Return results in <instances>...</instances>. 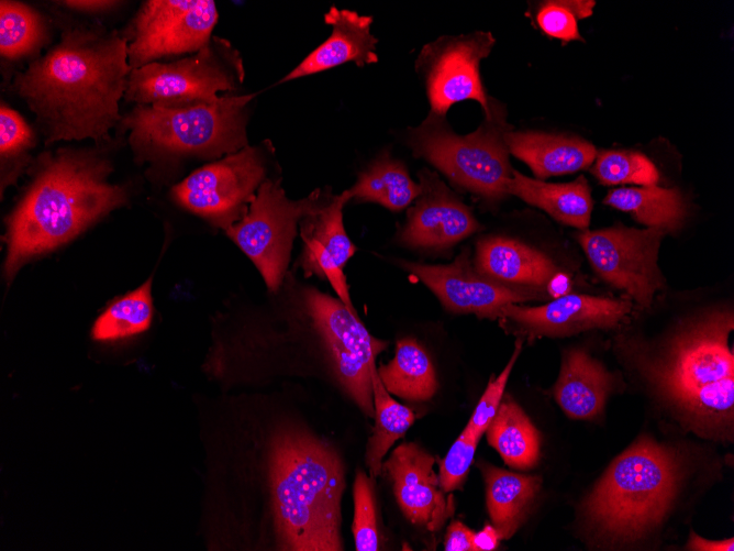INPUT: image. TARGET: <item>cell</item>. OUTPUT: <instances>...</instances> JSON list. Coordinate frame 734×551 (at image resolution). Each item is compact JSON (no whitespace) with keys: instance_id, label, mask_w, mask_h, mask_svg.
Wrapping results in <instances>:
<instances>
[{"instance_id":"40","label":"cell","mask_w":734,"mask_h":551,"mask_svg":"<svg viewBox=\"0 0 734 551\" xmlns=\"http://www.w3.org/2000/svg\"><path fill=\"white\" fill-rule=\"evenodd\" d=\"M687 549L696 551H733V538L724 540H707L694 532L690 533Z\"/></svg>"},{"instance_id":"20","label":"cell","mask_w":734,"mask_h":551,"mask_svg":"<svg viewBox=\"0 0 734 551\" xmlns=\"http://www.w3.org/2000/svg\"><path fill=\"white\" fill-rule=\"evenodd\" d=\"M324 22L332 27L331 35L279 82L318 74L348 62L359 67L378 62V40L370 32V15L332 5L324 14Z\"/></svg>"},{"instance_id":"28","label":"cell","mask_w":734,"mask_h":551,"mask_svg":"<svg viewBox=\"0 0 734 551\" xmlns=\"http://www.w3.org/2000/svg\"><path fill=\"white\" fill-rule=\"evenodd\" d=\"M420 190L419 183L410 177L404 164L385 153L360 172L356 183L342 194L347 202H376L399 211L409 207Z\"/></svg>"},{"instance_id":"22","label":"cell","mask_w":734,"mask_h":551,"mask_svg":"<svg viewBox=\"0 0 734 551\" xmlns=\"http://www.w3.org/2000/svg\"><path fill=\"white\" fill-rule=\"evenodd\" d=\"M614 386V376L586 351L572 349L564 354L553 395L572 419L598 417Z\"/></svg>"},{"instance_id":"2","label":"cell","mask_w":734,"mask_h":551,"mask_svg":"<svg viewBox=\"0 0 734 551\" xmlns=\"http://www.w3.org/2000/svg\"><path fill=\"white\" fill-rule=\"evenodd\" d=\"M246 321L232 346H216V374L236 364L252 383L325 377L343 392L349 381L358 313L288 271L279 288Z\"/></svg>"},{"instance_id":"41","label":"cell","mask_w":734,"mask_h":551,"mask_svg":"<svg viewBox=\"0 0 734 551\" xmlns=\"http://www.w3.org/2000/svg\"><path fill=\"white\" fill-rule=\"evenodd\" d=\"M501 536L493 525H486L481 530L474 533V551H492L499 542Z\"/></svg>"},{"instance_id":"4","label":"cell","mask_w":734,"mask_h":551,"mask_svg":"<svg viewBox=\"0 0 734 551\" xmlns=\"http://www.w3.org/2000/svg\"><path fill=\"white\" fill-rule=\"evenodd\" d=\"M733 329L731 309H711L682 322L658 350L637 361L655 395L683 427L705 438L733 436Z\"/></svg>"},{"instance_id":"12","label":"cell","mask_w":734,"mask_h":551,"mask_svg":"<svg viewBox=\"0 0 734 551\" xmlns=\"http://www.w3.org/2000/svg\"><path fill=\"white\" fill-rule=\"evenodd\" d=\"M265 179L264 154L247 145L191 173L173 188V197L184 208L225 230L246 214Z\"/></svg>"},{"instance_id":"1","label":"cell","mask_w":734,"mask_h":551,"mask_svg":"<svg viewBox=\"0 0 734 551\" xmlns=\"http://www.w3.org/2000/svg\"><path fill=\"white\" fill-rule=\"evenodd\" d=\"M240 464L241 524L253 549L342 551L345 466L337 449L296 409L260 398L247 419Z\"/></svg>"},{"instance_id":"25","label":"cell","mask_w":734,"mask_h":551,"mask_svg":"<svg viewBox=\"0 0 734 551\" xmlns=\"http://www.w3.org/2000/svg\"><path fill=\"white\" fill-rule=\"evenodd\" d=\"M486 485V503L501 539L511 538L526 519L541 489L540 476L519 474L488 462L477 464Z\"/></svg>"},{"instance_id":"29","label":"cell","mask_w":734,"mask_h":551,"mask_svg":"<svg viewBox=\"0 0 734 551\" xmlns=\"http://www.w3.org/2000/svg\"><path fill=\"white\" fill-rule=\"evenodd\" d=\"M603 203L631 213L647 228H659L667 233L680 229L687 213L685 200L677 188L657 185L612 189Z\"/></svg>"},{"instance_id":"5","label":"cell","mask_w":734,"mask_h":551,"mask_svg":"<svg viewBox=\"0 0 734 551\" xmlns=\"http://www.w3.org/2000/svg\"><path fill=\"white\" fill-rule=\"evenodd\" d=\"M110 173L109 162L89 151L60 148L41 156L32 185L7 220L8 279L126 201L124 188L107 181Z\"/></svg>"},{"instance_id":"26","label":"cell","mask_w":734,"mask_h":551,"mask_svg":"<svg viewBox=\"0 0 734 551\" xmlns=\"http://www.w3.org/2000/svg\"><path fill=\"white\" fill-rule=\"evenodd\" d=\"M485 434L510 467L530 470L538 463L541 433L510 395H503Z\"/></svg>"},{"instance_id":"18","label":"cell","mask_w":734,"mask_h":551,"mask_svg":"<svg viewBox=\"0 0 734 551\" xmlns=\"http://www.w3.org/2000/svg\"><path fill=\"white\" fill-rule=\"evenodd\" d=\"M344 195H333L329 188L319 205L299 222L302 251L293 269L300 268L305 277L316 276L332 285L338 299L353 307L344 267L356 252L343 223Z\"/></svg>"},{"instance_id":"23","label":"cell","mask_w":734,"mask_h":551,"mask_svg":"<svg viewBox=\"0 0 734 551\" xmlns=\"http://www.w3.org/2000/svg\"><path fill=\"white\" fill-rule=\"evenodd\" d=\"M505 143L510 154L525 163L537 179L585 169L598 153L583 139L537 131L512 129L505 134Z\"/></svg>"},{"instance_id":"9","label":"cell","mask_w":734,"mask_h":551,"mask_svg":"<svg viewBox=\"0 0 734 551\" xmlns=\"http://www.w3.org/2000/svg\"><path fill=\"white\" fill-rule=\"evenodd\" d=\"M324 189L300 200L289 199L280 179L266 178L246 214L226 228V235L260 273L267 290L276 291L288 272L297 227L321 201Z\"/></svg>"},{"instance_id":"24","label":"cell","mask_w":734,"mask_h":551,"mask_svg":"<svg viewBox=\"0 0 734 551\" xmlns=\"http://www.w3.org/2000/svg\"><path fill=\"white\" fill-rule=\"evenodd\" d=\"M505 192L544 210L566 225L583 230L590 223L592 198L583 176L570 183L554 184L530 178L513 169L505 184Z\"/></svg>"},{"instance_id":"33","label":"cell","mask_w":734,"mask_h":551,"mask_svg":"<svg viewBox=\"0 0 734 551\" xmlns=\"http://www.w3.org/2000/svg\"><path fill=\"white\" fill-rule=\"evenodd\" d=\"M591 173L604 185H656L659 173L644 154L633 151H602L597 156Z\"/></svg>"},{"instance_id":"3","label":"cell","mask_w":734,"mask_h":551,"mask_svg":"<svg viewBox=\"0 0 734 551\" xmlns=\"http://www.w3.org/2000/svg\"><path fill=\"white\" fill-rule=\"evenodd\" d=\"M127 40L97 25L68 27L59 43L15 75L14 89L35 113L46 144L111 140L132 70Z\"/></svg>"},{"instance_id":"31","label":"cell","mask_w":734,"mask_h":551,"mask_svg":"<svg viewBox=\"0 0 734 551\" xmlns=\"http://www.w3.org/2000/svg\"><path fill=\"white\" fill-rule=\"evenodd\" d=\"M152 277L111 304L94 321L96 341H115L144 332L153 318Z\"/></svg>"},{"instance_id":"27","label":"cell","mask_w":734,"mask_h":551,"mask_svg":"<svg viewBox=\"0 0 734 551\" xmlns=\"http://www.w3.org/2000/svg\"><path fill=\"white\" fill-rule=\"evenodd\" d=\"M377 373L390 394L405 400L427 401L438 388L431 357L413 338L398 340L393 357L381 364Z\"/></svg>"},{"instance_id":"10","label":"cell","mask_w":734,"mask_h":551,"mask_svg":"<svg viewBox=\"0 0 734 551\" xmlns=\"http://www.w3.org/2000/svg\"><path fill=\"white\" fill-rule=\"evenodd\" d=\"M243 69L229 43H209L194 55L173 63H149L131 70L124 97L141 106L210 103L220 91L236 89Z\"/></svg>"},{"instance_id":"38","label":"cell","mask_w":734,"mask_h":551,"mask_svg":"<svg viewBox=\"0 0 734 551\" xmlns=\"http://www.w3.org/2000/svg\"><path fill=\"white\" fill-rule=\"evenodd\" d=\"M34 145V133L22 117L4 104L0 109V153L9 158Z\"/></svg>"},{"instance_id":"36","label":"cell","mask_w":734,"mask_h":551,"mask_svg":"<svg viewBox=\"0 0 734 551\" xmlns=\"http://www.w3.org/2000/svg\"><path fill=\"white\" fill-rule=\"evenodd\" d=\"M479 440L480 438L465 427L446 455L437 461L440 486L444 493L461 489Z\"/></svg>"},{"instance_id":"21","label":"cell","mask_w":734,"mask_h":551,"mask_svg":"<svg viewBox=\"0 0 734 551\" xmlns=\"http://www.w3.org/2000/svg\"><path fill=\"white\" fill-rule=\"evenodd\" d=\"M472 263L481 275L496 282L540 291L559 272L556 263L544 252L502 235L478 240Z\"/></svg>"},{"instance_id":"13","label":"cell","mask_w":734,"mask_h":551,"mask_svg":"<svg viewBox=\"0 0 734 551\" xmlns=\"http://www.w3.org/2000/svg\"><path fill=\"white\" fill-rule=\"evenodd\" d=\"M496 40L491 32L445 35L425 44L415 60L424 81L430 112L445 117L460 101H477L489 117L490 98L480 76L481 60L489 56Z\"/></svg>"},{"instance_id":"8","label":"cell","mask_w":734,"mask_h":551,"mask_svg":"<svg viewBox=\"0 0 734 551\" xmlns=\"http://www.w3.org/2000/svg\"><path fill=\"white\" fill-rule=\"evenodd\" d=\"M490 115L471 133H456L446 118L429 112L408 131V143L415 157L427 161L449 181L487 201L504 198L512 176L505 134L512 130L505 109L490 98Z\"/></svg>"},{"instance_id":"43","label":"cell","mask_w":734,"mask_h":551,"mask_svg":"<svg viewBox=\"0 0 734 551\" xmlns=\"http://www.w3.org/2000/svg\"><path fill=\"white\" fill-rule=\"evenodd\" d=\"M570 277L560 271L550 278L546 286V290L554 299L570 294Z\"/></svg>"},{"instance_id":"39","label":"cell","mask_w":734,"mask_h":551,"mask_svg":"<svg viewBox=\"0 0 734 551\" xmlns=\"http://www.w3.org/2000/svg\"><path fill=\"white\" fill-rule=\"evenodd\" d=\"M474 531L459 520L452 521L446 530L445 551H474Z\"/></svg>"},{"instance_id":"11","label":"cell","mask_w":734,"mask_h":551,"mask_svg":"<svg viewBox=\"0 0 734 551\" xmlns=\"http://www.w3.org/2000/svg\"><path fill=\"white\" fill-rule=\"evenodd\" d=\"M666 231L616 224L577 234L593 271L609 285L624 290L642 307H649L657 290L665 287L658 267V252Z\"/></svg>"},{"instance_id":"14","label":"cell","mask_w":734,"mask_h":551,"mask_svg":"<svg viewBox=\"0 0 734 551\" xmlns=\"http://www.w3.org/2000/svg\"><path fill=\"white\" fill-rule=\"evenodd\" d=\"M219 19L214 1L148 0L134 21L127 62L132 69L157 58L197 53L210 43Z\"/></svg>"},{"instance_id":"16","label":"cell","mask_w":734,"mask_h":551,"mask_svg":"<svg viewBox=\"0 0 734 551\" xmlns=\"http://www.w3.org/2000/svg\"><path fill=\"white\" fill-rule=\"evenodd\" d=\"M418 176L420 195L397 233L400 244L420 251H445L480 230L471 209L435 172L422 168Z\"/></svg>"},{"instance_id":"15","label":"cell","mask_w":734,"mask_h":551,"mask_svg":"<svg viewBox=\"0 0 734 551\" xmlns=\"http://www.w3.org/2000/svg\"><path fill=\"white\" fill-rule=\"evenodd\" d=\"M398 265L421 280L449 312L496 320L502 307L542 298V291L501 284L481 275L470 251L463 250L448 264L399 260Z\"/></svg>"},{"instance_id":"34","label":"cell","mask_w":734,"mask_h":551,"mask_svg":"<svg viewBox=\"0 0 734 551\" xmlns=\"http://www.w3.org/2000/svg\"><path fill=\"white\" fill-rule=\"evenodd\" d=\"M594 1L550 0L543 1L535 13V22L542 32L565 42L582 41L578 20L592 13Z\"/></svg>"},{"instance_id":"30","label":"cell","mask_w":734,"mask_h":551,"mask_svg":"<svg viewBox=\"0 0 734 551\" xmlns=\"http://www.w3.org/2000/svg\"><path fill=\"white\" fill-rule=\"evenodd\" d=\"M372 398L375 409V426L368 438L365 452V463L369 476L376 480L382 472V463L390 448L414 423V411L391 397L382 385L377 367L372 370Z\"/></svg>"},{"instance_id":"32","label":"cell","mask_w":734,"mask_h":551,"mask_svg":"<svg viewBox=\"0 0 734 551\" xmlns=\"http://www.w3.org/2000/svg\"><path fill=\"white\" fill-rule=\"evenodd\" d=\"M43 16L18 1L0 2V53L16 59L37 51L46 41Z\"/></svg>"},{"instance_id":"7","label":"cell","mask_w":734,"mask_h":551,"mask_svg":"<svg viewBox=\"0 0 734 551\" xmlns=\"http://www.w3.org/2000/svg\"><path fill=\"white\" fill-rule=\"evenodd\" d=\"M254 93L175 107L138 104L123 120L134 150L148 157L212 158L247 146L246 107Z\"/></svg>"},{"instance_id":"19","label":"cell","mask_w":734,"mask_h":551,"mask_svg":"<svg viewBox=\"0 0 734 551\" xmlns=\"http://www.w3.org/2000/svg\"><path fill=\"white\" fill-rule=\"evenodd\" d=\"M434 463V456L415 442L399 444L382 463L404 517L430 531L440 530L453 513Z\"/></svg>"},{"instance_id":"42","label":"cell","mask_w":734,"mask_h":551,"mask_svg":"<svg viewBox=\"0 0 734 551\" xmlns=\"http://www.w3.org/2000/svg\"><path fill=\"white\" fill-rule=\"evenodd\" d=\"M68 8L74 10L84 11V12H100L113 8L116 1H101V0H86V1H63L59 2Z\"/></svg>"},{"instance_id":"35","label":"cell","mask_w":734,"mask_h":551,"mask_svg":"<svg viewBox=\"0 0 734 551\" xmlns=\"http://www.w3.org/2000/svg\"><path fill=\"white\" fill-rule=\"evenodd\" d=\"M354 518L352 532L357 551L379 550V529L377 520L374 478L357 470L353 484Z\"/></svg>"},{"instance_id":"6","label":"cell","mask_w":734,"mask_h":551,"mask_svg":"<svg viewBox=\"0 0 734 551\" xmlns=\"http://www.w3.org/2000/svg\"><path fill=\"white\" fill-rule=\"evenodd\" d=\"M680 460L668 447L641 438L620 454L582 505L596 537L635 542L666 518L679 487Z\"/></svg>"},{"instance_id":"37","label":"cell","mask_w":734,"mask_h":551,"mask_svg":"<svg viewBox=\"0 0 734 551\" xmlns=\"http://www.w3.org/2000/svg\"><path fill=\"white\" fill-rule=\"evenodd\" d=\"M522 343V339H518L515 341L514 351L505 367L496 378H491L489 381L474 412L470 416L469 421L466 425V427L471 430L478 438H481L485 434L489 423L498 411L499 405L504 395V389L509 376L521 353Z\"/></svg>"},{"instance_id":"17","label":"cell","mask_w":734,"mask_h":551,"mask_svg":"<svg viewBox=\"0 0 734 551\" xmlns=\"http://www.w3.org/2000/svg\"><path fill=\"white\" fill-rule=\"evenodd\" d=\"M632 311V304L588 295L568 294L542 306L518 304L501 308L498 318L513 332L536 338L566 337L591 329H611L619 326Z\"/></svg>"}]
</instances>
